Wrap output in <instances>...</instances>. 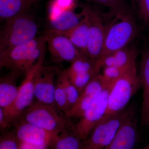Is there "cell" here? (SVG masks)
Segmentation results:
<instances>
[{
  "label": "cell",
  "instance_id": "cell-5",
  "mask_svg": "<svg viewBox=\"0 0 149 149\" xmlns=\"http://www.w3.org/2000/svg\"><path fill=\"white\" fill-rule=\"evenodd\" d=\"M141 86L136 64L128 68L114 83L110 92L104 117H108L125 108Z\"/></svg>",
  "mask_w": 149,
  "mask_h": 149
},
{
  "label": "cell",
  "instance_id": "cell-20",
  "mask_svg": "<svg viewBox=\"0 0 149 149\" xmlns=\"http://www.w3.org/2000/svg\"><path fill=\"white\" fill-rule=\"evenodd\" d=\"M72 123L57 135L49 149H82V141L72 127Z\"/></svg>",
  "mask_w": 149,
  "mask_h": 149
},
{
  "label": "cell",
  "instance_id": "cell-33",
  "mask_svg": "<svg viewBox=\"0 0 149 149\" xmlns=\"http://www.w3.org/2000/svg\"><path fill=\"white\" fill-rule=\"evenodd\" d=\"M26 1L32 5L33 4L39 1L40 0H26Z\"/></svg>",
  "mask_w": 149,
  "mask_h": 149
},
{
  "label": "cell",
  "instance_id": "cell-15",
  "mask_svg": "<svg viewBox=\"0 0 149 149\" xmlns=\"http://www.w3.org/2000/svg\"><path fill=\"white\" fill-rule=\"evenodd\" d=\"M138 55L137 50L127 46L111 54L102 56L99 60L102 68L113 66L125 69L136 64Z\"/></svg>",
  "mask_w": 149,
  "mask_h": 149
},
{
  "label": "cell",
  "instance_id": "cell-8",
  "mask_svg": "<svg viewBox=\"0 0 149 149\" xmlns=\"http://www.w3.org/2000/svg\"><path fill=\"white\" fill-rule=\"evenodd\" d=\"M111 88L105 87L77 123L72 124V129L82 141L88 137L93 128L104 116Z\"/></svg>",
  "mask_w": 149,
  "mask_h": 149
},
{
  "label": "cell",
  "instance_id": "cell-6",
  "mask_svg": "<svg viewBox=\"0 0 149 149\" xmlns=\"http://www.w3.org/2000/svg\"><path fill=\"white\" fill-rule=\"evenodd\" d=\"M136 109L135 106L131 105L116 114L103 118L82 141V149L106 148L125 119Z\"/></svg>",
  "mask_w": 149,
  "mask_h": 149
},
{
  "label": "cell",
  "instance_id": "cell-21",
  "mask_svg": "<svg viewBox=\"0 0 149 149\" xmlns=\"http://www.w3.org/2000/svg\"><path fill=\"white\" fill-rule=\"evenodd\" d=\"M32 5L26 0H0V18L6 20L27 12Z\"/></svg>",
  "mask_w": 149,
  "mask_h": 149
},
{
  "label": "cell",
  "instance_id": "cell-7",
  "mask_svg": "<svg viewBox=\"0 0 149 149\" xmlns=\"http://www.w3.org/2000/svg\"><path fill=\"white\" fill-rule=\"evenodd\" d=\"M45 54L25 74V78L19 87L17 97L9 107L2 109L10 127L13 126L19 116L35 100L34 80L35 74L44 63Z\"/></svg>",
  "mask_w": 149,
  "mask_h": 149
},
{
  "label": "cell",
  "instance_id": "cell-18",
  "mask_svg": "<svg viewBox=\"0 0 149 149\" xmlns=\"http://www.w3.org/2000/svg\"><path fill=\"white\" fill-rule=\"evenodd\" d=\"M74 9L63 11L52 18L49 19L51 29L63 33L77 26L83 19L84 15L82 11L80 13H77L74 12Z\"/></svg>",
  "mask_w": 149,
  "mask_h": 149
},
{
  "label": "cell",
  "instance_id": "cell-24",
  "mask_svg": "<svg viewBox=\"0 0 149 149\" xmlns=\"http://www.w3.org/2000/svg\"><path fill=\"white\" fill-rule=\"evenodd\" d=\"M56 78L54 94L55 102L58 108L64 113L67 116L70 110L69 105L64 87L58 73Z\"/></svg>",
  "mask_w": 149,
  "mask_h": 149
},
{
  "label": "cell",
  "instance_id": "cell-25",
  "mask_svg": "<svg viewBox=\"0 0 149 149\" xmlns=\"http://www.w3.org/2000/svg\"><path fill=\"white\" fill-rule=\"evenodd\" d=\"M91 2L107 7L109 12L107 17H113L117 14L129 9L126 0H90Z\"/></svg>",
  "mask_w": 149,
  "mask_h": 149
},
{
  "label": "cell",
  "instance_id": "cell-19",
  "mask_svg": "<svg viewBox=\"0 0 149 149\" xmlns=\"http://www.w3.org/2000/svg\"><path fill=\"white\" fill-rule=\"evenodd\" d=\"M82 11L84 16L77 26L68 32L63 33L59 32L66 36L76 48L87 56L86 52L89 38V22L88 17L82 8Z\"/></svg>",
  "mask_w": 149,
  "mask_h": 149
},
{
  "label": "cell",
  "instance_id": "cell-12",
  "mask_svg": "<svg viewBox=\"0 0 149 149\" xmlns=\"http://www.w3.org/2000/svg\"><path fill=\"white\" fill-rule=\"evenodd\" d=\"M15 134L19 141L37 145L50 146L57 135L24 121L17 120L14 123Z\"/></svg>",
  "mask_w": 149,
  "mask_h": 149
},
{
  "label": "cell",
  "instance_id": "cell-34",
  "mask_svg": "<svg viewBox=\"0 0 149 149\" xmlns=\"http://www.w3.org/2000/svg\"><path fill=\"white\" fill-rule=\"evenodd\" d=\"M141 149H149V143L146 146L144 147V148H143Z\"/></svg>",
  "mask_w": 149,
  "mask_h": 149
},
{
  "label": "cell",
  "instance_id": "cell-22",
  "mask_svg": "<svg viewBox=\"0 0 149 149\" xmlns=\"http://www.w3.org/2000/svg\"><path fill=\"white\" fill-rule=\"evenodd\" d=\"M69 67L65 71L68 75L82 72L98 71L102 68L99 59L91 58L83 56L71 63Z\"/></svg>",
  "mask_w": 149,
  "mask_h": 149
},
{
  "label": "cell",
  "instance_id": "cell-23",
  "mask_svg": "<svg viewBox=\"0 0 149 149\" xmlns=\"http://www.w3.org/2000/svg\"><path fill=\"white\" fill-rule=\"evenodd\" d=\"M58 74L60 77L64 87L70 110L77 102L80 96V93L71 83L64 70H61L58 69Z\"/></svg>",
  "mask_w": 149,
  "mask_h": 149
},
{
  "label": "cell",
  "instance_id": "cell-4",
  "mask_svg": "<svg viewBox=\"0 0 149 149\" xmlns=\"http://www.w3.org/2000/svg\"><path fill=\"white\" fill-rule=\"evenodd\" d=\"M38 30L34 17L27 12L6 20L0 33V52L33 40Z\"/></svg>",
  "mask_w": 149,
  "mask_h": 149
},
{
  "label": "cell",
  "instance_id": "cell-13",
  "mask_svg": "<svg viewBox=\"0 0 149 149\" xmlns=\"http://www.w3.org/2000/svg\"><path fill=\"white\" fill-rule=\"evenodd\" d=\"M136 109L120 126L106 149H136L139 139Z\"/></svg>",
  "mask_w": 149,
  "mask_h": 149
},
{
  "label": "cell",
  "instance_id": "cell-31",
  "mask_svg": "<svg viewBox=\"0 0 149 149\" xmlns=\"http://www.w3.org/2000/svg\"><path fill=\"white\" fill-rule=\"evenodd\" d=\"M10 127L6 120L3 110L0 107V130L1 133H3L8 131Z\"/></svg>",
  "mask_w": 149,
  "mask_h": 149
},
{
  "label": "cell",
  "instance_id": "cell-16",
  "mask_svg": "<svg viewBox=\"0 0 149 149\" xmlns=\"http://www.w3.org/2000/svg\"><path fill=\"white\" fill-rule=\"evenodd\" d=\"M141 86L143 89L141 125L149 126V48L143 52L140 65Z\"/></svg>",
  "mask_w": 149,
  "mask_h": 149
},
{
  "label": "cell",
  "instance_id": "cell-10",
  "mask_svg": "<svg viewBox=\"0 0 149 149\" xmlns=\"http://www.w3.org/2000/svg\"><path fill=\"white\" fill-rule=\"evenodd\" d=\"M89 22V38L86 54L91 58L99 59L103 51L106 25L98 12L88 5L82 7Z\"/></svg>",
  "mask_w": 149,
  "mask_h": 149
},
{
  "label": "cell",
  "instance_id": "cell-14",
  "mask_svg": "<svg viewBox=\"0 0 149 149\" xmlns=\"http://www.w3.org/2000/svg\"><path fill=\"white\" fill-rule=\"evenodd\" d=\"M106 87L102 79L101 74L99 73L80 93L77 102L68 112V117L70 118L82 117Z\"/></svg>",
  "mask_w": 149,
  "mask_h": 149
},
{
  "label": "cell",
  "instance_id": "cell-9",
  "mask_svg": "<svg viewBox=\"0 0 149 149\" xmlns=\"http://www.w3.org/2000/svg\"><path fill=\"white\" fill-rule=\"evenodd\" d=\"M44 35L54 61L71 63L77 59L86 56L76 48L66 36L55 30L48 29Z\"/></svg>",
  "mask_w": 149,
  "mask_h": 149
},
{
  "label": "cell",
  "instance_id": "cell-29",
  "mask_svg": "<svg viewBox=\"0 0 149 149\" xmlns=\"http://www.w3.org/2000/svg\"><path fill=\"white\" fill-rule=\"evenodd\" d=\"M137 15L149 26V0H130Z\"/></svg>",
  "mask_w": 149,
  "mask_h": 149
},
{
  "label": "cell",
  "instance_id": "cell-11",
  "mask_svg": "<svg viewBox=\"0 0 149 149\" xmlns=\"http://www.w3.org/2000/svg\"><path fill=\"white\" fill-rule=\"evenodd\" d=\"M58 69L56 67L43 64L38 70L34 80L35 100L56 106L54 101L55 79Z\"/></svg>",
  "mask_w": 149,
  "mask_h": 149
},
{
  "label": "cell",
  "instance_id": "cell-2",
  "mask_svg": "<svg viewBox=\"0 0 149 149\" xmlns=\"http://www.w3.org/2000/svg\"><path fill=\"white\" fill-rule=\"evenodd\" d=\"M70 119L56 106L43 103L35 100L22 112L15 121L21 120L29 123L58 135L71 124Z\"/></svg>",
  "mask_w": 149,
  "mask_h": 149
},
{
  "label": "cell",
  "instance_id": "cell-28",
  "mask_svg": "<svg viewBox=\"0 0 149 149\" xmlns=\"http://www.w3.org/2000/svg\"><path fill=\"white\" fill-rule=\"evenodd\" d=\"M127 69H123L113 66L104 67L101 76L106 86L112 87L115 82L122 75Z\"/></svg>",
  "mask_w": 149,
  "mask_h": 149
},
{
  "label": "cell",
  "instance_id": "cell-26",
  "mask_svg": "<svg viewBox=\"0 0 149 149\" xmlns=\"http://www.w3.org/2000/svg\"><path fill=\"white\" fill-rule=\"evenodd\" d=\"M100 73V72L98 71H93L82 72L70 75L67 74L71 83L77 88L80 93L85 89L88 83H90L97 74Z\"/></svg>",
  "mask_w": 149,
  "mask_h": 149
},
{
  "label": "cell",
  "instance_id": "cell-3",
  "mask_svg": "<svg viewBox=\"0 0 149 149\" xmlns=\"http://www.w3.org/2000/svg\"><path fill=\"white\" fill-rule=\"evenodd\" d=\"M113 17L114 18L106 25L103 51L101 57L127 47L137 35L138 28L130 10Z\"/></svg>",
  "mask_w": 149,
  "mask_h": 149
},
{
  "label": "cell",
  "instance_id": "cell-32",
  "mask_svg": "<svg viewBox=\"0 0 149 149\" xmlns=\"http://www.w3.org/2000/svg\"><path fill=\"white\" fill-rule=\"evenodd\" d=\"M19 143L20 149H49L51 146H37L20 141Z\"/></svg>",
  "mask_w": 149,
  "mask_h": 149
},
{
  "label": "cell",
  "instance_id": "cell-17",
  "mask_svg": "<svg viewBox=\"0 0 149 149\" xmlns=\"http://www.w3.org/2000/svg\"><path fill=\"white\" fill-rule=\"evenodd\" d=\"M21 75L16 72H10L0 79V107L4 109L10 107L15 100L19 92L17 80Z\"/></svg>",
  "mask_w": 149,
  "mask_h": 149
},
{
  "label": "cell",
  "instance_id": "cell-30",
  "mask_svg": "<svg viewBox=\"0 0 149 149\" xmlns=\"http://www.w3.org/2000/svg\"><path fill=\"white\" fill-rule=\"evenodd\" d=\"M0 149H20L19 143L14 130L2 133L0 139Z\"/></svg>",
  "mask_w": 149,
  "mask_h": 149
},
{
  "label": "cell",
  "instance_id": "cell-1",
  "mask_svg": "<svg viewBox=\"0 0 149 149\" xmlns=\"http://www.w3.org/2000/svg\"><path fill=\"white\" fill-rule=\"evenodd\" d=\"M45 35L0 52V66L10 71L25 74L45 53Z\"/></svg>",
  "mask_w": 149,
  "mask_h": 149
},
{
  "label": "cell",
  "instance_id": "cell-27",
  "mask_svg": "<svg viewBox=\"0 0 149 149\" xmlns=\"http://www.w3.org/2000/svg\"><path fill=\"white\" fill-rule=\"evenodd\" d=\"M76 6L75 0H52L49 6V19L67 10L74 9Z\"/></svg>",
  "mask_w": 149,
  "mask_h": 149
}]
</instances>
